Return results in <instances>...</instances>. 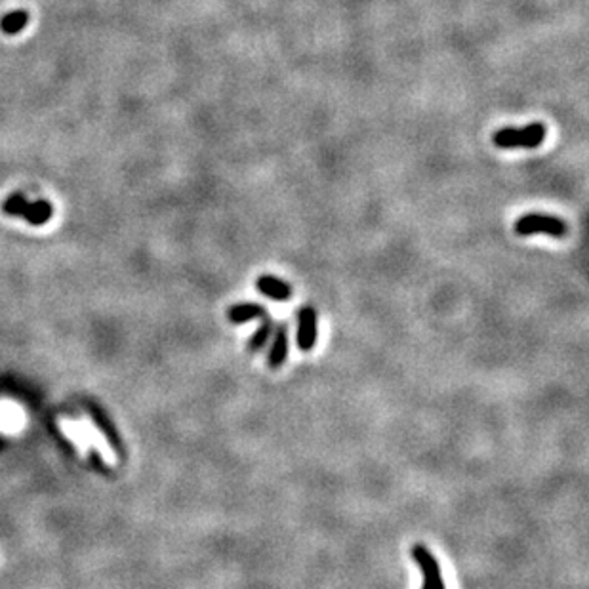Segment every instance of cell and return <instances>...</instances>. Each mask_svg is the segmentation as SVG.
Instances as JSON below:
<instances>
[{
  "label": "cell",
  "instance_id": "cell-1",
  "mask_svg": "<svg viewBox=\"0 0 589 589\" xmlns=\"http://www.w3.org/2000/svg\"><path fill=\"white\" fill-rule=\"evenodd\" d=\"M546 134L547 128L544 122H530L521 128L505 126L492 134V143L500 149H536L546 141Z\"/></svg>",
  "mask_w": 589,
  "mask_h": 589
},
{
  "label": "cell",
  "instance_id": "cell-2",
  "mask_svg": "<svg viewBox=\"0 0 589 589\" xmlns=\"http://www.w3.org/2000/svg\"><path fill=\"white\" fill-rule=\"evenodd\" d=\"M568 223L549 213H524L515 222V233L519 237H530V235H549L555 239H563L568 235Z\"/></svg>",
  "mask_w": 589,
  "mask_h": 589
},
{
  "label": "cell",
  "instance_id": "cell-3",
  "mask_svg": "<svg viewBox=\"0 0 589 589\" xmlns=\"http://www.w3.org/2000/svg\"><path fill=\"white\" fill-rule=\"evenodd\" d=\"M410 555L414 559V563L418 564L421 576H424L421 589H446L443 581V573H441V564L424 544H414L410 549Z\"/></svg>",
  "mask_w": 589,
  "mask_h": 589
},
{
  "label": "cell",
  "instance_id": "cell-4",
  "mask_svg": "<svg viewBox=\"0 0 589 589\" xmlns=\"http://www.w3.org/2000/svg\"><path fill=\"white\" fill-rule=\"evenodd\" d=\"M319 338V313L311 305H303L298 311V332H296V343L299 351L309 353L316 345Z\"/></svg>",
  "mask_w": 589,
  "mask_h": 589
},
{
  "label": "cell",
  "instance_id": "cell-5",
  "mask_svg": "<svg viewBox=\"0 0 589 589\" xmlns=\"http://www.w3.org/2000/svg\"><path fill=\"white\" fill-rule=\"evenodd\" d=\"M6 212L23 216V218H27L31 223H44L51 216V208L50 205H46V203L29 205V203H25L23 196L16 195L12 196L8 203H6Z\"/></svg>",
  "mask_w": 589,
  "mask_h": 589
},
{
  "label": "cell",
  "instance_id": "cell-6",
  "mask_svg": "<svg viewBox=\"0 0 589 589\" xmlns=\"http://www.w3.org/2000/svg\"><path fill=\"white\" fill-rule=\"evenodd\" d=\"M256 286L265 298L275 299V301H286L294 294L290 282L282 281V279L273 277V275H262L256 281Z\"/></svg>",
  "mask_w": 589,
  "mask_h": 589
},
{
  "label": "cell",
  "instance_id": "cell-7",
  "mask_svg": "<svg viewBox=\"0 0 589 589\" xmlns=\"http://www.w3.org/2000/svg\"><path fill=\"white\" fill-rule=\"evenodd\" d=\"M273 343L267 353V367L271 370L281 368L288 359V325H279L273 332Z\"/></svg>",
  "mask_w": 589,
  "mask_h": 589
},
{
  "label": "cell",
  "instance_id": "cell-8",
  "mask_svg": "<svg viewBox=\"0 0 589 589\" xmlns=\"http://www.w3.org/2000/svg\"><path fill=\"white\" fill-rule=\"evenodd\" d=\"M267 315L264 305L259 303H237L229 308V321L233 325H244V323H250V321H256V319H264Z\"/></svg>",
  "mask_w": 589,
  "mask_h": 589
},
{
  "label": "cell",
  "instance_id": "cell-9",
  "mask_svg": "<svg viewBox=\"0 0 589 589\" xmlns=\"http://www.w3.org/2000/svg\"><path fill=\"white\" fill-rule=\"evenodd\" d=\"M275 332V323L273 319L269 315H265L264 319H262V326L257 328L256 332L252 334V338L248 340V351L250 353H257V351H262L267 345V342H269V338L273 336Z\"/></svg>",
  "mask_w": 589,
  "mask_h": 589
},
{
  "label": "cell",
  "instance_id": "cell-10",
  "mask_svg": "<svg viewBox=\"0 0 589 589\" xmlns=\"http://www.w3.org/2000/svg\"><path fill=\"white\" fill-rule=\"evenodd\" d=\"M27 14L25 12H21V10H17V12H14V14H8V16L2 19V23H0V27H2V31L4 33H19L23 27H25L27 23Z\"/></svg>",
  "mask_w": 589,
  "mask_h": 589
}]
</instances>
